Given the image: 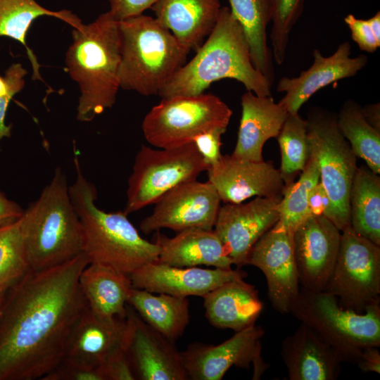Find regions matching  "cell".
I'll use <instances>...</instances> for the list:
<instances>
[{"instance_id":"6da1fadb","label":"cell","mask_w":380,"mask_h":380,"mask_svg":"<svg viewBox=\"0 0 380 380\" xmlns=\"http://www.w3.org/2000/svg\"><path fill=\"white\" fill-rule=\"evenodd\" d=\"M83 252L56 267L30 270L6 293L0 312V380L42 379L63 360L87 307L79 278Z\"/></svg>"},{"instance_id":"7a4b0ae2","label":"cell","mask_w":380,"mask_h":380,"mask_svg":"<svg viewBox=\"0 0 380 380\" xmlns=\"http://www.w3.org/2000/svg\"><path fill=\"white\" fill-rule=\"evenodd\" d=\"M234 79L260 96H272V84L253 65L243 30L229 7H222L217 21L196 55L162 89V99L204 93L222 79Z\"/></svg>"},{"instance_id":"3957f363","label":"cell","mask_w":380,"mask_h":380,"mask_svg":"<svg viewBox=\"0 0 380 380\" xmlns=\"http://www.w3.org/2000/svg\"><path fill=\"white\" fill-rule=\"evenodd\" d=\"M74 146L76 177L69 196L83 228L84 253L89 263L109 267L130 275L158 260L159 248L141 236L123 211L106 212L97 207V190L82 172Z\"/></svg>"},{"instance_id":"277c9868","label":"cell","mask_w":380,"mask_h":380,"mask_svg":"<svg viewBox=\"0 0 380 380\" xmlns=\"http://www.w3.org/2000/svg\"><path fill=\"white\" fill-rule=\"evenodd\" d=\"M72 35L65 64L80 87L77 119L89 122L116 101L121 59L119 21L108 11L91 23L74 28Z\"/></svg>"},{"instance_id":"5b68a950","label":"cell","mask_w":380,"mask_h":380,"mask_svg":"<svg viewBox=\"0 0 380 380\" xmlns=\"http://www.w3.org/2000/svg\"><path fill=\"white\" fill-rule=\"evenodd\" d=\"M21 226L31 270L56 267L84 252L82 225L61 167L56 169L39 198L24 210Z\"/></svg>"},{"instance_id":"8992f818","label":"cell","mask_w":380,"mask_h":380,"mask_svg":"<svg viewBox=\"0 0 380 380\" xmlns=\"http://www.w3.org/2000/svg\"><path fill=\"white\" fill-rule=\"evenodd\" d=\"M120 88L158 95L190 51L155 18L141 14L119 21Z\"/></svg>"},{"instance_id":"52a82bcc","label":"cell","mask_w":380,"mask_h":380,"mask_svg":"<svg viewBox=\"0 0 380 380\" xmlns=\"http://www.w3.org/2000/svg\"><path fill=\"white\" fill-rule=\"evenodd\" d=\"M290 313L314 329L343 362L356 364L364 348L380 346V304L359 313L341 307L331 293L301 288Z\"/></svg>"},{"instance_id":"ba28073f","label":"cell","mask_w":380,"mask_h":380,"mask_svg":"<svg viewBox=\"0 0 380 380\" xmlns=\"http://www.w3.org/2000/svg\"><path fill=\"white\" fill-rule=\"evenodd\" d=\"M232 109L212 94L162 99L146 115L142 131L147 142L159 148L192 143L195 137L217 128L227 129Z\"/></svg>"},{"instance_id":"9c48e42d","label":"cell","mask_w":380,"mask_h":380,"mask_svg":"<svg viewBox=\"0 0 380 380\" xmlns=\"http://www.w3.org/2000/svg\"><path fill=\"white\" fill-rule=\"evenodd\" d=\"M308 135L319 170V182L331 203L329 220L341 232L350 226V192L357 168V157L342 135L336 116L327 110H309Z\"/></svg>"},{"instance_id":"30bf717a","label":"cell","mask_w":380,"mask_h":380,"mask_svg":"<svg viewBox=\"0 0 380 380\" xmlns=\"http://www.w3.org/2000/svg\"><path fill=\"white\" fill-rule=\"evenodd\" d=\"M208 168L194 143L160 149L142 145L128 179L123 212L128 215L154 204L175 186L196 179Z\"/></svg>"},{"instance_id":"8fae6325","label":"cell","mask_w":380,"mask_h":380,"mask_svg":"<svg viewBox=\"0 0 380 380\" xmlns=\"http://www.w3.org/2000/svg\"><path fill=\"white\" fill-rule=\"evenodd\" d=\"M341 232L336 262L324 291L334 296L343 308L362 313L380 304V246L350 226Z\"/></svg>"},{"instance_id":"7c38bea8","label":"cell","mask_w":380,"mask_h":380,"mask_svg":"<svg viewBox=\"0 0 380 380\" xmlns=\"http://www.w3.org/2000/svg\"><path fill=\"white\" fill-rule=\"evenodd\" d=\"M265 330L255 324L235 334L218 344L193 343L181 352L183 366L188 379L220 380L233 366L249 368L253 366V379H260L270 367L261 356V340Z\"/></svg>"},{"instance_id":"4fadbf2b","label":"cell","mask_w":380,"mask_h":380,"mask_svg":"<svg viewBox=\"0 0 380 380\" xmlns=\"http://www.w3.org/2000/svg\"><path fill=\"white\" fill-rule=\"evenodd\" d=\"M220 203L215 186L208 180L185 182L154 203L152 213L141 222L140 229L145 234L164 228L176 233L194 228L213 230Z\"/></svg>"},{"instance_id":"5bb4252c","label":"cell","mask_w":380,"mask_h":380,"mask_svg":"<svg viewBox=\"0 0 380 380\" xmlns=\"http://www.w3.org/2000/svg\"><path fill=\"white\" fill-rule=\"evenodd\" d=\"M279 201L273 198L255 197L246 203L220 206L213 231L236 268L246 265L254 244L279 220Z\"/></svg>"},{"instance_id":"9a60e30c","label":"cell","mask_w":380,"mask_h":380,"mask_svg":"<svg viewBox=\"0 0 380 380\" xmlns=\"http://www.w3.org/2000/svg\"><path fill=\"white\" fill-rule=\"evenodd\" d=\"M124 350L136 379L186 380L181 352L127 304Z\"/></svg>"},{"instance_id":"2e32d148","label":"cell","mask_w":380,"mask_h":380,"mask_svg":"<svg viewBox=\"0 0 380 380\" xmlns=\"http://www.w3.org/2000/svg\"><path fill=\"white\" fill-rule=\"evenodd\" d=\"M341 232L324 215H309L293 234L294 258L302 288L324 291L331 275Z\"/></svg>"},{"instance_id":"e0dca14e","label":"cell","mask_w":380,"mask_h":380,"mask_svg":"<svg viewBox=\"0 0 380 380\" xmlns=\"http://www.w3.org/2000/svg\"><path fill=\"white\" fill-rule=\"evenodd\" d=\"M248 265L256 267L264 274L273 308L282 314L290 313L300 289L293 234L272 228L267 231L251 248Z\"/></svg>"},{"instance_id":"ac0fdd59","label":"cell","mask_w":380,"mask_h":380,"mask_svg":"<svg viewBox=\"0 0 380 380\" xmlns=\"http://www.w3.org/2000/svg\"><path fill=\"white\" fill-rule=\"evenodd\" d=\"M207 172L224 203H240L253 196L281 200L285 187L272 160L258 162L222 155Z\"/></svg>"},{"instance_id":"d6986e66","label":"cell","mask_w":380,"mask_h":380,"mask_svg":"<svg viewBox=\"0 0 380 380\" xmlns=\"http://www.w3.org/2000/svg\"><path fill=\"white\" fill-rule=\"evenodd\" d=\"M313 63L296 77L281 78L277 91L285 94L278 102L289 113H298L300 107L318 90L339 80L355 76L366 66L368 57L360 54L351 57L350 42L340 44L328 57L318 49L312 52Z\"/></svg>"},{"instance_id":"ffe728a7","label":"cell","mask_w":380,"mask_h":380,"mask_svg":"<svg viewBox=\"0 0 380 380\" xmlns=\"http://www.w3.org/2000/svg\"><path fill=\"white\" fill-rule=\"evenodd\" d=\"M246 277L247 274L238 268L175 267L158 261L147 263L129 275L134 288L184 298H203L226 282L244 279Z\"/></svg>"},{"instance_id":"44dd1931","label":"cell","mask_w":380,"mask_h":380,"mask_svg":"<svg viewBox=\"0 0 380 380\" xmlns=\"http://www.w3.org/2000/svg\"><path fill=\"white\" fill-rule=\"evenodd\" d=\"M281 357L290 380H335L343 362L338 353L303 322L283 340Z\"/></svg>"},{"instance_id":"7402d4cb","label":"cell","mask_w":380,"mask_h":380,"mask_svg":"<svg viewBox=\"0 0 380 380\" xmlns=\"http://www.w3.org/2000/svg\"><path fill=\"white\" fill-rule=\"evenodd\" d=\"M126 330V316H102L87 306L70 332L63 358L99 365L109 353L124 348Z\"/></svg>"},{"instance_id":"603a6c76","label":"cell","mask_w":380,"mask_h":380,"mask_svg":"<svg viewBox=\"0 0 380 380\" xmlns=\"http://www.w3.org/2000/svg\"><path fill=\"white\" fill-rule=\"evenodd\" d=\"M241 116L237 141L232 155L252 161H262V148L277 138L288 112L272 96H260L247 91L241 96Z\"/></svg>"},{"instance_id":"cb8c5ba5","label":"cell","mask_w":380,"mask_h":380,"mask_svg":"<svg viewBox=\"0 0 380 380\" xmlns=\"http://www.w3.org/2000/svg\"><path fill=\"white\" fill-rule=\"evenodd\" d=\"M155 18L188 50L197 51L215 27L220 0H157Z\"/></svg>"},{"instance_id":"d4e9b609","label":"cell","mask_w":380,"mask_h":380,"mask_svg":"<svg viewBox=\"0 0 380 380\" xmlns=\"http://www.w3.org/2000/svg\"><path fill=\"white\" fill-rule=\"evenodd\" d=\"M153 242L159 248L158 262L175 267L213 266L231 269L233 265L213 230L189 229L172 237L157 232Z\"/></svg>"},{"instance_id":"484cf974","label":"cell","mask_w":380,"mask_h":380,"mask_svg":"<svg viewBox=\"0 0 380 380\" xmlns=\"http://www.w3.org/2000/svg\"><path fill=\"white\" fill-rule=\"evenodd\" d=\"M203 298L209 323L216 328L235 332L255 324L262 310L258 291L244 279L226 282Z\"/></svg>"},{"instance_id":"4316f807","label":"cell","mask_w":380,"mask_h":380,"mask_svg":"<svg viewBox=\"0 0 380 380\" xmlns=\"http://www.w3.org/2000/svg\"><path fill=\"white\" fill-rule=\"evenodd\" d=\"M79 284L88 308L105 317H125L132 289L129 275L97 263L82 271Z\"/></svg>"},{"instance_id":"83f0119b","label":"cell","mask_w":380,"mask_h":380,"mask_svg":"<svg viewBox=\"0 0 380 380\" xmlns=\"http://www.w3.org/2000/svg\"><path fill=\"white\" fill-rule=\"evenodd\" d=\"M127 304L146 323L174 343L183 335L190 322L187 298L166 293L155 295L132 287Z\"/></svg>"},{"instance_id":"f1b7e54d","label":"cell","mask_w":380,"mask_h":380,"mask_svg":"<svg viewBox=\"0 0 380 380\" xmlns=\"http://www.w3.org/2000/svg\"><path fill=\"white\" fill-rule=\"evenodd\" d=\"M51 16L61 20L75 29L83 23L68 10L51 11L35 0H0V37H7L21 43L26 49L32 67V79L43 81L39 73V63L26 43L27 33L32 22L40 16Z\"/></svg>"},{"instance_id":"f546056e","label":"cell","mask_w":380,"mask_h":380,"mask_svg":"<svg viewBox=\"0 0 380 380\" xmlns=\"http://www.w3.org/2000/svg\"><path fill=\"white\" fill-rule=\"evenodd\" d=\"M229 1L232 13L243 30L254 67L272 85L274 81L273 56L267 36V27L271 22L269 0Z\"/></svg>"},{"instance_id":"4dcf8cb0","label":"cell","mask_w":380,"mask_h":380,"mask_svg":"<svg viewBox=\"0 0 380 380\" xmlns=\"http://www.w3.org/2000/svg\"><path fill=\"white\" fill-rule=\"evenodd\" d=\"M349 201L352 229L380 246V177L367 165L356 170Z\"/></svg>"},{"instance_id":"1f68e13d","label":"cell","mask_w":380,"mask_h":380,"mask_svg":"<svg viewBox=\"0 0 380 380\" xmlns=\"http://www.w3.org/2000/svg\"><path fill=\"white\" fill-rule=\"evenodd\" d=\"M338 128L356 157L361 158L374 173H380V132L365 120L360 106L346 101L336 116Z\"/></svg>"},{"instance_id":"d6a6232c","label":"cell","mask_w":380,"mask_h":380,"mask_svg":"<svg viewBox=\"0 0 380 380\" xmlns=\"http://www.w3.org/2000/svg\"><path fill=\"white\" fill-rule=\"evenodd\" d=\"M319 182L317 158L311 150L310 157L296 182L285 186L279 203V220L272 229L293 234L298 225L310 213L308 206V194Z\"/></svg>"},{"instance_id":"836d02e7","label":"cell","mask_w":380,"mask_h":380,"mask_svg":"<svg viewBox=\"0 0 380 380\" xmlns=\"http://www.w3.org/2000/svg\"><path fill=\"white\" fill-rule=\"evenodd\" d=\"M277 139L281 153L279 170L286 186L300 175L311 155L306 120L288 113Z\"/></svg>"},{"instance_id":"e575fe53","label":"cell","mask_w":380,"mask_h":380,"mask_svg":"<svg viewBox=\"0 0 380 380\" xmlns=\"http://www.w3.org/2000/svg\"><path fill=\"white\" fill-rule=\"evenodd\" d=\"M29 270L20 217L0 229V293L7 291Z\"/></svg>"},{"instance_id":"d590c367","label":"cell","mask_w":380,"mask_h":380,"mask_svg":"<svg viewBox=\"0 0 380 380\" xmlns=\"http://www.w3.org/2000/svg\"><path fill=\"white\" fill-rule=\"evenodd\" d=\"M272 27V56L281 65L286 58L291 32L304 8V0H269Z\"/></svg>"},{"instance_id":"8d00e7d4","label":"cell","mask_w":380,"mask_h":380,"mask_svg":"<svg viewBox=\"0 0 380 380\" xmlns=\"http://www.w3.org/2000/svg\"><path fill=\"white\" fill-rule=\"evenodd\" d=\"M42 380H106L100 365L63 358Z\"/></svg>"},{"instance_id":"74e56055","label":"cell","mask_w":380,"mask_h":380,"mask_svg":"<svg viewBox=\"0 0 380 380\" xmlns=\"http://www.w3.org/2000/svg\"><path fill=\"white\" fill-rule=\"evenodd\" d=\"M27 73V70L20 63L12 64L6 71L4 78L8 84V91L0 96V141L11 135V125L5 124L6 113L13 96L23 88L24 77Z\"/></svg>"},{"instance_id":"f35d334b","label":"cell","mask_w":380,"mask_h":380,"mask_svg":"<svg viewBox=\"0 0 380 380\" xmlns=\"http://www.w3.org/2000/svg\"><path fill=\"white\" fill-rule=\"evenodd\" d=\"M106 380H134V373L123 348L106 356L100 362Z\"/></svg>"},{"instance_id":"ab89813d","label":"cell","mask_w":380,"mask_h":380,"mask_svg":"<svg viewBox=\"0 0 380 380\" xmlns=\"http://www.w3.org/2000/svg\"><path fill=\"white\" fill-rule=\"evenodd\" d=\"M227 129L217 128L201 133L192 141L209 167L217 163L222 156L221 137Z\"/></svg>"},{"instance_id":"60d3db41","label":"cell","mask_w":380,"mask_h":380,"mask_svg":"<svg viewBox=\"0 0 380 380\" xmlns=\"http://www.w3.org/2000/svg\"><path fill=\"white\" fill-rule=\"evenodd\" d=\"M344 22L351 32L352 39L363 51L372 53L380 47L367 20L358 19L352 14L344 18Z\"/></svg>"},{"instance_id":"b9f144b4","label":"cell","mask_w":380,"mask_h":380,"mask_svg":"<svg viewBox=\"0 0 380 380\" xmlns=\"http://www.w3.org/2000/svg\"><path fill=\"white\" fill-rule=\"evenodd\" d=\"M109 11L118 21L143 14L157 0H106Z\"/></svg>"},{"instance_id":"7bdbcfd3","label":"cell","mask_w":380,"mask_h":380,"mask_svg":"<svg viewBox=\"0 0 380 380\" xmlns=\"http://www.w3.org/2000/svg\"><path fill=\"white\" fill-rule=\"evenodd\" d=\"M308 206L310 215H324L329 220L331 216V203L324 186L319 182L308 194Z\"/></svg>"},{"instance_id":"ee69618b","label":"cell","mask_w":380,"mask_h":380,"mask_svg":"<svg viewBox=\"0 0 380 380\" xmlns=\"http://www.w3.org/2000/svg\"><path fill=\"white\" fill-rule=\"evenodd\" d=\"M23 213L24 210L18 204L0 191V229L15 222Z\"/></svg>"},{"instance_id":"f6af8a7d","label":"cell","mask_w":380,"mask_h":380,"mask_svg":"<svg viewBox=\"0 0 380 380\" xmlns=\"http://www.w3.org/2000/svg\"><path fill=\"white\" fill-rule=\"evenodd\" d=\"M356 365L365 373H380V352L377 346H367L362 350Z\"/></svg>"},{"instance_id":"bcb514c9","label":"cell","mask_w":380,"mask_h":380,"mask_svg":"<svg viewBox=\"0 0 380 380\" xmlns=\"http://www.w3.org/2000/svg\"><path fill=\"white\" fill-rule=\"evenodd\" d=\"M362 115L367 122L378 132H380V105L379 103L367 104L361 107Z\"/></svg>"},{"instance_id":"7dc6e473","label":"cell","mask_w":380,"mask_h":380,"mask_svg":"<svg viewBox=\"0 0 380 380\" xmlns=\"http://www.w3.org/2000/svg\"><path fill=\"white\" fill-rule=\"evenodd\" d=\"M367 21L377 42L380 44V12L376 13L374 16L367 19Z\"/></svg>"},{"instance_id":"c3c4849f","label":"cell","mask_w":380,"mask_h":380,"mask_svg":"<svg viewBox=\"0 0 380 380\" xmlns=\"http://www.w3.org/2000/svg\"><path fill=\"white\" fill-rule=\"evenodd\" d=\"M8 91V84L5 78L0 77V96L6 94Z\"/></svg>"},{"instance_id":"681fc988","label":"cell","mask_w":380,"mask_h":380,"mask_svg":"<svg viewBox=\"0 0 380 380\" xmlns=\"http://www.w3.org/2000/svg\"><path fill=\"white\" fill-rule=\"evenodd\" d=\"M6 293V291L3 292V293H0V312H1V307H2V305H3V302H4V300Z\"/></svg>"}]
</instances>
